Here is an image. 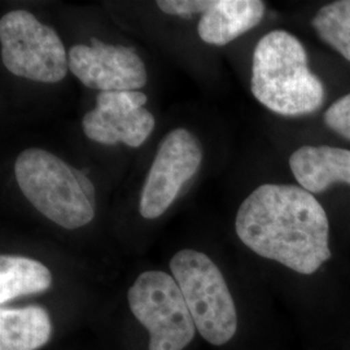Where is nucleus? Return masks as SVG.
<instances>
[{"instance_id":"nucleus-4","label":"nucleus","mask_w":350,"mask_h":350,"mask_svg":"<svg viewBox=\"0 0 350 350\" xmlns=\"http://www.w3.org/2000/svg\"><path fill=\"white\" fill-rule=\"evenodd\" d=\"M170 270L201 336L225 345L237 334L238 314L218 266L201 252L183 250L172 258Z\"/></svg>"},{"instance_id":"nucleus-16","label":"nucleus","mask_w":350,"mask_h":350,"mask_svg":"<svg viewBox=\"0 0 350 350\" xmlns=\"http://www.w3.org/2000/svg\"><path fill=\"white\" fill-rule=\"evenodd\" d=\"M213 0H159V8L166 14L191 17L193 14H202L209 10Z\"/></svg>"},{"instance_id":"nucleus-14","label":"nucleus","mask_w":350,"mask_h":350,"mask_svg":"<svg viewBox=\"0 0 350 350\" xmlns=\"http://www.w3.org/2000/svg\"><path fill=\"white\" fill-rule=\"evenodd\" d=\"M312 25L325 44L350 62V0L322 7L314 16Z\"/></svg>"},{"instance_id":"nucleus-8","label":"nucleus","mask_w":350,"mask_h":350,"mask_svg":"<svg viewBox=\"0 0 350 350\" xmlns=\"http://www.w3.org/2000/svg\"><path fill=\"white\" fill-rule=\"evenodd\" d=\"M147 95L142 91H105L96 98V107L85 114L86 137L113 146L120 142L138 148L154 129L153 114L144 108Z\"/></svg>"},{"instance_id":"nucleus-7","label":"nucleus","mask_w":350,"mask_h":350,"mask_svg":"<svg viewBox=\"0 0 350 350\" xmlns=\"http://www.w3.org/2000/svg\"><path fill=\"white\" fill-rule=\"evenodd\" d=\"M200 142L186 129L167 133L160 143L156 157L142 188L139 212L146 219L163 215L178 193L200 167Z\"/></svg>"},{"instance_id":"nucleus-13","label":"nucleus","mask_w":350,"mask_h":350,"mask_svg":"<svg viewBox=\"0 0 350 350\" xmlns=\"http://www.w3.org/2000/svg\"><path fill=\"white\" fill-rule=\"evenodd\" d=\"M52 284L51 271L43 263L21 256L0 257V304L20 296L44 292Z\"/></svg>"},{"instance_id":"nucleus-15","label":"nucleus","mask_w":350,"mask_h":350,"mask_svg":"<svg viewBox=\"0 0 350 350\" xmlns=\"http://www.w3.org/2000/svg\"><path fill=\"white\" fill-rule=\"evenodd\" d=\"M325 124L340 137L350 140V94L338 99L325 111Z\"/></svg>"},{"instance_id":"nucleus-11","label":"nucleus","mask_w":350,"mask_h":350,"mask_svg":"<svg viewBox=\"0 0 350 350\" xmlns=\"http://www.w3.org/2000/svg\"><path fill=\"white\" fill-rule=\"evenodd\" d=\"M263 16L261 0H213L209 10L201 14L199 37L208 44L226 46L258 25Z\"/></svg>"},{"instance_id":"nucleus-12","label":"nucleus","mask_w":350,"mask_h":350,"mask_svg":"<svg viewBox=\"0 0 350 350\" xmlns=\"http://www.w3.org/2000/svg\"><path fill=\"white\" fill-rule=\"evenodd\" d=\"M50 336V315L43 308L0 310V350H37Z\"/></svg>"},{"instance_id":"nucleus-1","label":"nucleus","mask_w":350,"mask_h":350,"mask_svg":"<svg viewBox=\"0 0 350 350\" xmlns=\"http://www.w3.org/2000/svg\"><path fill=\"white\" fill-rule=\"evenodd\" d=\"M241 243L263 258L302 274H314L331 258L329 222L321 202L302 187L266 183L239 208Z\"/></svg>"},{"instance_id":"nucleus-10","label":"nucleus","mask_w":350,"mask_h":350,"mask_svg":"<svg viewBox=\"0 0 350 350\" xmlns=\"http://www.w3.org/2000/svg\"><path fill=\"white\" fill-rule=\"evenodd\" d=\"M289 167L301 187L322 193L335 183L350 186V150L328 146H305L289 157Z\"/></svg>"},{"instance_id":"nucleus-9","label":"nucleus","mask_w":350,"mask_h":350,"mask_svg":"<svg viewBox=\"0 0 350 350\" xmlns=\"http://www.w3.org/2000/svg\"><path fill=\"white\" fill-rule=\"evenodd\" d=\"M69 70L88 88L105 91H138L148 75L134 49L112 46L91 38V46L75 44L68 52Z\"/></svg>"},{"instance_id":"nucleus-5","label":"nucleus","mask_w":350,"mask_h":350,"mask_svg":"<svg viewBox=\"0 0 350 350\" xmlns=\"http://www.w3.org/2000/svg\"><path fill=\"white\" fill-rule=\"evenodd\" d=\"M1 63L12 75L43 83H57L68 75L63 40L27 11L5 13L0 20Z\"/></svg>"},{"instance_id":"nucleus-3","label":"nucleus","mask_w":350,"mask_h":350,"mask_svg":"<svg viewBox=\"0 0 350 350\" xmlns=\"http://www.w3.org/2000/svg\"><path fill=\"white\" fill-rule=\"evenodd\" d=\"M78 172L49 150H23L14 163L18 187L31 205L56 225L75 230L88 225L95 206L83 191Z\"/></svg>"},{"instance_id":"nucleus-2","label":"nucleus","mask_w":350,"mask_h":350,"mask_svg":"<svg viewBox=\"0 0 350 350\" xmlns=\"http://www.w3.org/2000/svg\"><path fill=\"white\" fill-rule=\"evenodd\" d=\"M250 88L263 107L286 117L312 114L325 103V86L312 73L306 51L286 30L270 31L258 40Z\"/></svg>"},{"instance_id":"nucleus-6","label":"nucleus","mask_w":350,"mask_h":350,"mask_svg":"<svg viewBox=\"0 0 350 350\" xmlns=\"http://www.w3.org/2000/svg\"><path fill=\"white\" fill-rule=\"evenodd\" d=\"M131 313L150 332V350H183L196 325L173 275L146 271L129 289Z\"/></svg>"}]
</instances>
